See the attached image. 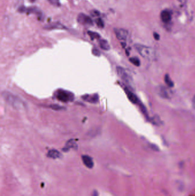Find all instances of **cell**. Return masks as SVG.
<instances>
[{
  "label": "cell",
  "mask_w": 195,
  "mask_h": 196,
  "mask_svg": "<svg viewBox=\"0 0 195 196\" xmlns=\"http://www.w3.org/2000/svg\"><path fill=\"white\" fill-rule=\"evenodd\" d=\"M19 11L21 12H27V13H32L36 14H41V12L36 8H26L25 7L20 8L19 9Z\"/></svg>",
  "instance_id": "11"
},
{
  "label": "cell",
  "mask_w": 195,
  "mask_h": 196,
  "mask_svg": "<svg viewBox=\"0 0 195 196\" xmlns=\"http://www.w3.org/2000/svg\"><path fill=\"white\" fill-rule=\"evenodd\" d=\"M48 157L53 159H57V158H61L62 155L59 151L56 150H50L48 153Z\"/></svg>",
  "instance_id": "13"
},
{
  "label": "cell",
  "mask_w": 195,
  "mask_h": 196,
  "mask_svg": "<svg viewBox=\"0 0 195 196\" xmlns=\"http://www.w3.org/2000/svg\"><path fill=\"white\" fill-rule=\"evenodd\" d=\"M153 36H154L155 39L157 40H159V39H160V36H159V34H157V33H154V34H153Z\"/></svg>",
  "instance_id": "26"
},
{
  "label": "cell",
  "mask_w": 195,
  "mask_h": 196,
  "mask_svg": "<svg viewBox=\"0 0 195 196\" xmlns=\"http://www.w3.org/2000/svg\"><path fill=\"white\" fill-rule=\"evenodd\" d=\"M134 48L143 57L149 60H153L156 57V52L152 48L137 44L134 45Z\"/></svg>",
  "instance_id": "2"
},
{
  "label": "cell",
  "mask_w": 195,
  "mask_h": 196,
  "mask_svg": "<svg viewBox=\"0 0 195 196\" xmlns=\"http://www.w3.org/2000/svg\"><path fill=\"white\" fill-rule=\"evenodd\" d=\"M178 1H179L180 2H183L185 1V0H178Z\"/></svg>",
  "instance_id": "28"
},
{
  "label": "cell",
  "mask_w": 195,
  "mask_h": 196,
  "mask_svg": "<svg viewBox=\"0 0 195 196\" xmlns=\"http://www.w3.org/2000/svg\"><path fill=\"white\" fill-rule=\"evenodd\" d=\"M82 159L84 165L89 169H92L94 166V163L92 158L89 156L84 155L82 156Z\"/></svg>",
  "instance_id": "8"
},
{
  "label": "cell",
  "mask_w": 195,
  "mask_h": 196,
  "mask_svg": "<svg viewBox=\"0 0 195 196\" xmlns=\"http://www.w3.org/2000/svg\"><path fill=\"white\" fill-rule=\"evenodd\" d=\"M157 94L164 99H169L170 94L168 90L163 85H159L156 88Z\"/></svg>",
  "instance_id": "7"
},
{
  "label": "cell",
  "mask_w": 195,
  "mask_h": 196,
  "mask_svg": "<svg viewBox=\"0 0 195 196\" xmlns=\"http://www.w3.org/2000/svg\"><path fill=\"white\" fill-rule=\"evenodd\" d=\"M117 72L119 77L123 80V81L129 85L130 86L133 85V79L132 78L131 74L129 73L125 69L121 67H117Z\"/></svg>",
  "instance_id": "4"
},
{
  "label": "cell",
  "mask_w": 195,
  "mask_h": 196,
  "mask_svg": "<svg viewBox=\"0 0 195 196\" xmlns=\"http://www.w3.org/2000/svg\"><path fill=\"white\" fill-rule=\"evenodd\" d=\"M55 96L58 101L62 102H69L72 101L74 99V94L72 92L68 91L66 90H57L55 93Z\"/></svg>",
  "instance_id": "3"
},
{
  "label": "cell",
  "mask_w": 195,
  "mask_h": 196,
  "mask_svg": "<svg viewBox=\"0 0 195 196\" xmlns=\"http://www.w3.org/2000/svg\"><path fill=\"white\" fill-rule=\"evenodd\" d=\"M88 34L92 40L97 39L100 38V35L98 33H96L93 31H88Z\"/></svg>",
  "instance_id": "18"
},
{
  "label": "cell",
  "mask_w": 195,
  "mask_h": 196,
  "mask_svg": "<svg viewBox=\"0 0 195 196\" xmlns=\"http://www.w3.org/2000/svg\"><path fill=\"white\" fill-rule=\"evenodd\" d=\"M115 33L117 39L120 40H126L128 36V32L122 28L115 29Z\"/></svg>",
  "instance_id": "6"
},
{
  "label": "cell",
  "mask_w": 195,
  "mask_h": 196,
  "mask_svg": "<svg viewBox=\"0 0 195 196\" xmlns=\"http://www.w3.org/2000/svg\"><path fill=\"white\" fill-rule=\"evenodd\" d=\"M91 14L93 17H97L100 15V12L97 11H92Z\"/></svg>",
  "instance_id": "24"
},
{
  "label": "cell",
  "mask_w": 195,
  "mask_h": 196,
  "mask_svg": "<svg viewBox=\"0 0 195 196\" xmlns=\"http://www.w3.org/2000/svg\"><path fill=\"white\" fill-rule=\"evenodd\" d=\"M152 121H153V123H154L155 124H159L160 122V120L158 117H156L153 118Z\"/></svg>",
  "instance_id": "22"
},
{
  "label": "cell",
  "mask_w": 195,
  "mask_h": 196,
  "mask_svg": "<svg viewBox=\"0 0 195 196\" xmlns=\"http://www.w3.org/2000/svg\"><path fill=\"white\" fill-rule=\"evenodd\" d=\"M2 96L6 102L15 109L22 110L27 107L24 101L10 92L4 91L2 93Z\"/></svg>",
  "instance_id": "1"
},
{
  "label": "cell",
  "mask_w": 195,
  "mask_h": 196,
  "mask_svg": "<svg viewBox=\"0 0 195 196\" xmlns=\"http://www.w3.org/2000/svg\"><path fill=\"white\" fill-rule=\"evenodd\" d=\"M129 61L131 63H132L134 65L137 66V67H139L140 66V61L139 59L136 57H133L130 58Z\"/></svg>",
  "instance_id": "19"
},
{
  "label": "cell",
  "mask_w": 195,
  "mask_h": 196,
  "mask_svg": "<svg viewBox=\"0 0 195 196\" xmlns=\"http://www.w3.org/2000/svg\"><path fill=\"white\" fill-rule=\"evenodd\" d=\"M50 107L55 110H61L62 109H63V107L60 106H58V105H56V104H54V105H52L50 106Z\"/></svg>",
  "instance_id": "21"
},
{
  "label": "cell",
  "mask_w": 195,
  "mask_h": 196,
  "mask_svg": "<svg viewBox=\"0 0 195 196\" xmlns=\"http://www.w3.org/2000/svg\"><path fill=\"white\" fill-rule=\"evenodd\" d=\"M77 21L78 23L85 25H93V24L92 18L84 13H81L78 15Z\"/></svg>",
  "instance_id": "5"
},
{
  "label": "cell",
  "mask_w": 195,
  "mask_h": 196,
  "mask_svg": "<svg viewBox=\"0 0 195 196\" xmlns=\"http://www.w3.org/2000/svg\"><path fill=\"white\" fill-rule=\"evenodd\" d=\"M49 1H50V2L52 4H55V5L59 4L58 0H49Z\"/></svg>",
  "instance_id": "25"
},
{
  "label": "cell",
  "mask_w": 195,
  "mask_h": 196,
  "mask_svg": "<svg viewBox=\"0 0 195 196\" xmlns=\"http://www.w3.org/2000/svg\"><path fill=\"white\" fill-rule=\"evenodd\" d=\"M45 29H65V27L60 23H54L46 25Z\"/></svg>",
  "instance_id": "15"
},
{
  "label": "cell",
  "mask_w": 195,
  "mask_h": 196,
  "mask_svg": "<svg viewBox=\"0 0 195 196\" xmlns=\"http://www.w3.org/2000/svg\"><path fill=\"white\" fill-rule=\"evenodd\" d=\"M99 44L101 48L104 50H110V45L108 42L105 40H100L99 41Z\"/></svg>",
  "instance_id": "16"
},
{
  "label": "cell",
  "mask_w": 195,
  "mask_h": 196,
  "mask_svg": "<svg viewBox=\"0 0 195 196\" xmlns=\"http://www.w3.org/2000/svg\"><path fill=\"white\" fill-rule=\"evenodd\" d=\"M83 99L85 101H89L90 103H95L99 101V96L97 94H94L93 95H85L83 96Z\"/></svg>",
  "instance_id": "12"
},
{
  "label": "cell",
  "mask_w": 195,
  "mask_h": 196,
  "mask_svg": "<svg viewBox=\"0 0 195 196\" xmlns=\"http://www.w3.org/2000/svg\"><path fill=\"white\" fill-rule=\"evenodd\" d=\"M96 24L97 25V26L99 27V28H104V23L103 21V20L100 18H98L96 21Z\"/></svg>",
  "instance_id": "20"
},
{
  "label": "cell",
  "mask_w": 195,
  "mask_h": 196,
  "mask_svg": "<svg viewBox=\"0 0 195 196\" xmlns=\"http://www.w3.org/2000/svg\"><path fill=\"white\" fill-rule=\"evenodd\" d=\"M164 80H165V83L167 85L168 87L172 88L174 86V83L173 81L172 80V79L169 77V75H166L165 76V78H164Z\"/></svg>",
  "instance_id": "17"
},
{
  "label": "cell",
  "mask_w": 195,
  "mask_h": 196,
  "mask_svg": "<svg viewBox=\"0 0 195 196\" xmlns=\"http://www.w3.org/2000/svg\"><path fill=\"white\" fill-rule=\"evenodd\" d=\"M71 148H73V149L77 148V145L76 143L74 142V140H71L68 141V142L66 144V146L64 148L63 150L65 151H68Z\"/></svg>",
  "instance_id": "14"
},
{
  "label": "cell",
  "mask_w": 195,
  "mask_h": 196,
  "mask_svg": "<svg viewBox=\"0 0 195 196\" xmlns=\"http://www.w3.org/2000/svg\"><path fill=\"white\" fill-rule=\"evenodd\" d=\"M93 53L95 55V56H100V51L97 50V49H93L92 50Z\"/></svg>",
  "instance_id": "23"
},
{
  "label": "cell",
  "mask_w": 195,
  "mask_h": 196,
  "mask_svg": "<svg viewBox=\"0 0 195 196\" xmlns=\"http://www.w3.org/2000/svg\"><path fill=\"white\" fill-rule=\"evenodd\" d=\"M192 106H193V108L195 109V95L193 96V99H192Z\"/></svg>",
  "instance_id": "27"
},
{
  "label": "cell",
  "mask_w": 195,
  "mask_h": 196,
  "mask_svg": "<svg viewBox=\"0 0 195 196\" xmlns=\"http://www.w3.org/2000/svg\"><path fill=\"white\" fill-rule=\"evenodd\" d=\"M125 92L127 95V97L128 98L129 100L131 101L132 103L136 104L138 102V99L136 95H134V93L131 91L129 90L128 88H125Z\"/></svg>",
  "instance_id": "10"
},
{
  "label": "cell",
  "mask_w": 195,
  "mask_h": 196,
  "mask_svg": "<svg viewBox=\"0 0 195 196\" xmlns=\"http://www.w3.org/2000/svg\"><path fill=\"white\" fill-rule=\"evenodd\" d=\"M36 0H31V1H32V2H34V1H35Z\"/></svg>",
  "instance_id": "29"
},
{
  "label": "cell",
  "mask_w": 195,
  "mask_h": 196,
  "mask_svg": "<svg viewBox=\"0 0 195 196\" xmlns=\"http://www.w3.org/2000/svg\"><path fill=\"white\" fill-rule=\"evenodd\" d=\"M160 17L162 21L164 23H168L171 20V13L168 10H164L162 11Z\"/></svg>",
  "instance_id": "9"
}]
</instances>
